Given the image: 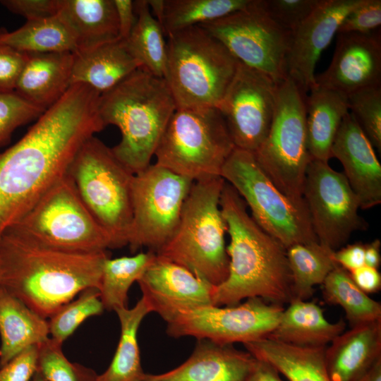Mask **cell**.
<instances>
[{"mask_svg": "<svg viewBox=\"0 0 381 381\" xmlns=\"http://www.w3.org/2000/svg\"><path fill=\"white\" fill-rule=\"evenodd\" d=\"M220 176L238 192L258 225L286 248L318 242L306 202H296L281 192L261 169L253 152L235 147Z\"/></svg>", "mask_w": 381, "mask_h": 381, "instance_id": "11", "label": "cell"}, {"mask_svg": "<svg viewBox=\"0 0 381 381\" xmlns=\"http://www.w3.org/2000/svg\"><path fill=\"white\" fill-rule=\"evenodd\" d=\"M0 368L49 338V322L0 285Z\"/></svg>", "mask_w": 381, "mask_h": 381, "instance_id": "25", "label": "cell"}, {"mask_svg": "<svg viewBox=\"0 0 381 381\" xmlns=\"http://www.w3.org/2000/svg\"><path fill=\"white\" fill-rule=\"evenodd\" d=\"M381 360V318L341 333L325 350L330 381H359Z\"/></svg>", "mask_w": 381, "mask_h": 381, "instance_id": "22", "label": "cell"}, {"mask_svg": "<svg viewBox=\"0 0 381 381\" xmlns=\"http://www.w3.org/2000/svg\"><path fill=\"white\" fill-rule=\"evenodd\" d=\"M380 247L378 238L365 244L364 265L378 269L381 262Z\"/></svg>", "mask_w": 381, "mask_h": 381, "instance_id": "50", "label": "cell"}, {"mask_svg": "<svg viewBox=\"0 0 381 381\" xmlns=\"http://www.w3.org/2000/svg\"><path fill=\"white\" fill-rule=\"evenodd\" d=\"M351 113L373 146L381 150V85L361 89L347 96Z\"/></svg>", "mask_w": 381, "mask_h": 381, "instance_id": "39", "label": "cell"}, {"mask_svg": "<svg viewBox=\"0 0 381 381\" xmlns=\"http://www.w3.org/2000/svg\"><path fill=\"white\" fill-rule=\"evenodd\" d=\"M61 345L49 338L37 345V371L45 381H97L92 368L71 362L64 354Z\"/></svg>", "mask_w": 381, "mask_h": 381, "instance_id": "38", "label": "cell"}, {"mask_svg": "<svg viewBox=\"0 0 381 381\" xmlns=\"http://www.w3.org/2000/svg\"><path fill=\"white\" fill-rule=\"evenodd\" d=\"M306 97L289 76L277 84L270 130L253 152L257 162L277 188L299 203L305 202L304 181L311 159L308 148Z\"/></svg>", "mask_w": 381, "mask_h": 381, "instance_id": "9", "label": "cell"}, {"mask_svg": "<svg viewBox=\"0 0 381 381\" xmlns=\"http://www.w3.org/2000/svg\"><path fill=\"white\" fill-rule=\"evenodd\" d=\"M27 54L0 42V92H13Z\"/></svg>", "mask_w": 381, "mask_h": 381, "instance_id": "44", "label": "cell"}, {"mask_svg": "<svg viewBox=\"0 0 381 381\" xmlns=\"http://www.w3.org/2000/svg\"><path fill=\"white\" fill-rule=\"evenodd\" d=\"M9 228L65 251L93 253L113 248L109 236L85 206L67 174Z\"/></svg>", "mask_w": 381, "mask_h": 381, "instance_id": "10", "label": "cell"}, {"mask_svg": "<svg viewBox=\"0 0 381 381\" xmlns=\"http://www.w3.org/2000/svg\"><path fill=\"white\" fill-rule=\"evenodd\" d=\"M277 84L265 73L239 61L219 107L236 147L254 152L270 130Z\"/></svg>", "mask_w": 381, "mask_h": 381, "instance_id": "16", "label": "cell"}, {"mask_svg": "<svg viewBox=\"0 0 381 381\" xmlns=\"http://www.w3.org/2000/svg\"><path fill=\"white\" fill-rule=\"evenodd\" d=\"M242 64L269 76L276 84L287 78L286 59L292 32L273 21L252 0L244 9L200 25Z\"/></svg>", "mask_w": 381, "mask_h": 381, "instance_id": "13", "label": "cell"}, {"mask_svg": "<svg viewBox=\"0 0 381 381\" xmlns=\"http://www.w3.org/2000/svg\"><path fill=\"white\" fill-rule=\"evenodd\" d=\"M220 207L230 237L226 248L229 267L226 279L214 286L213 306H235L252 297L289 303L294 297L286 248L258 225L244 200L226 181Z\"/></svg>", "mask_w": 381, "mask_h": 381, "instance_id": "3", "label": "cell"}, {"mask_svg": "<svg viewBox=\"0 0 381 381\" xmlns=\"http://www.w3.org/2000/svg\"><path fill=\"white\" fill-rule=\"evenodd\" d=\"M380 24L381 1L363 0L346 16L341 23L337 34H369L377 30Z\"/></svg>", "mask_w": 381, "mask_h": 381, "instance_id": "42", "label": "cell"}, {"mask_svg": "<svg viewBox=\"0 0 381 381\" xmlns=\"http://www.w3.org/2000/svg\"><path fill=\"white\" fill-rule=\"evenodd\" d=\"M235 147L217 107L177 108L155 150V163L196 181L221 176Z\"/></svg>", "mask_w": 381, "mask_h": 381, "instance_id": "8", "label": "cell"}, {"mask_svg": "<svg viewBox=\"0 0 381 381\" xmlns=\"http://www.w3.org/2000/svg\"><path fill=\"white\" fill-rule=\"evenodd\" d=\"M107 251L56 249L8 228L0 240V285L44 318L83 290L99 289Z\"/></svg>", "mask_w": 381, "mask_h": 381, "instance_id": "2", "label": "cell"}, {"mask_svg": "<svg viewBox=\"0 0 381 381\" xmlns=\"http://www.w3.org/2000/svg\"><path fill=\"white\" fill-rule=\"evenodd\" d=\"M147 1L152 14L162 27L164 13V0Z\"/></svg>", "mask_w": 381, "mask_h": 381, "instance_id": "51", "label": "cell"}, {"mask_svg": "<svg viewBox=\"0 0 381 381\" xmlns=\"http://www.w3.org/2000/svg\"><path fill=\"white\" fill-rule=\"evenodd\" d=\"M155 253L148 250L133 256L111 259L103 264L99 286L100 299L108 311L128 307V290L137 282L154 258Z\"/></svg>", "mask_w": 381, "mask_h": 381, "instance_id": "35", "label": "cell"}, {"mask_svg": "<svg viewBox=\"0 0 381 381\" xmlns=\"http://www.w3.org/2000/svg\"><path fill=\"white\" fill-rule=\"evenodd\" d=\"M38 346H29L0 368V381H31L37 370Z\"/></svg>", "mask_w": 381, "mask_h": 381, "instance_id": "43", "label": "cell"}, {"mask_svg": "<svg viewBox=\"0 0 381 381\" xmlns=\"http://www.w3.org/2000/svg\"><path fill=\"white\" fill-rule=\"evenodd\" d=\"M303 198L313 232L322 246L334 251L356 231L368 229L358 214L359 200L341 172L311 159L306 170Z\"/></svg>", "mask_w": 381, "mask_h": 381, "instance_id": "14", "label": "cell"}, {"mask_svg": "<svg viewBox=\"0 0 381 381\" xmlns=\"http://www.w3.org/2000/svg\"><path fill=\"white\" fill-rule=\"evenodd\" d=\"M137 282L150 312L167 323L183 312L213 306L215 286L156 254Z\"/></svg>", "mask_w": 381, "mask_h": 381, "instance_id": "17", "label": "cell"}, {"mask_svg": "<svg viewBox=\"0 0 381 381\" xmlns=\"http://www.w3.org/2000/svg\"><path fill=\"white\" fill-rule=\"evenodd\" d=\"M255 358L267 361L289 381H330L326 347H301L264 338L243 344Z\"/></svg>", "mask_w": 381, "mask_h": 381, "instance_id": "29", "label": "cell"}, {"mask_svg": "<svg viewBox=\"0 0 381 381\" xmlns=\"http://www.w3.org/2000/svg\"><path fill=\"white\" fill-rule=\"evenodd\" d=\"M104 128L96 98L71 86L20 140L0 153V240L67 174L83 144Z\"/></svg>", "mask_w": 381, "mask_h": 381, "instance_id": "1", "label": "cell"}, {"mask_svg": "<svg viewBox=\"0 0 381 381\" xmlns=\"http://www.w3.org/2000/svg\"><path fill=\"white\" fill-rule=\"evenodd\" d=\"M289 304L267 338L296 346L326 347L345 329L342 319L329 322L314 302L294 299Z\"/></svg>", "mask_w": 381, "mask_h": 381, "instance_id": "26", "label": "cell"}, {"mask_svg": "<svg viewBox=\"0 0 381 381\" xmlns=\"http://www.w3.org/2000/svg\"><path fill=\"white\" fill-rule=\"evenodd\" d=\"M73 64L72 52L27 54L14 92L45 111L70 87Z\"/></svg>", "mask_w": 381, "mask_h": 381, "instance_id": "23", "label": "cell"}, {"mask_svg": "<svg viewBox=\"0 0 381 381\" xmlns=\"http://www.w3.org/2000/svg\"><path fill=\"white\" fill-rule=\"evenodd\" d=\"M306 97L308 148L311 159L328 162L344 116L349 112L347 96L315 85Z\"/></svg>", "mask_w": 381, "mask_h": 381, "instance_id": "27", "label": "cell"}, {"mask_svg": "<svg viewBox=\"0 0 381 381\" xmlns=\"http://www.w3.org/2000/svg\"><path fill=\"white\" fill-rule=\"evenodd\" d=\"M59 1V0H2L0 3L11 13L30 20L57 14Z\"/></svg>", "mask_w": 381, "mask_h": 381, "instance_id": "45", "label": "cell"}, {"mask_svg": "<svg viewBox=\"0 0 381 381\" xmlns=\"http://www.w3.org/2000/svg\"><path fill=\"white\" fill-rule=\"evenodd\" d=\"M331 154L342 164L360 208L378 205L381 202V165L373 145L350 112L341 121Z\"/></svg>", "mask_w": 381, "mask_h": 381, "instance_id": "20", "label": "cell"}, {"mask_svg": "<svg viewBox=\"0 0 381 381\" xmlns=\"http://www.w3.org/2000/svg\"><path fill=\"white\" fill-rule=\"evenodd\" d=\"M0 42L25 54L74 53L77 50L71 30L58 13L27 20L22 27L11 32L1 28Z\"/></svg>", "mask_w": 381, "mask_h": 381, "instance_id": "30", "label": "cell"}, {"mask_svg": "<svg viewBox=\"0 0 381 381\" xmlns=\"http://www.w3.org/2000/svg\"><path fill=\"white\" fill-rule=\"evenodd\" d=\"M167 37L165 80L176 109L218 107L239 61L199 25Z\"/></svg>", "mask_w": 381, "mask_h": 381, "instance_id": "6", "label": "cell"}, {"mask_svg": "<svg viewBox=\"0 0 381 381\" xmlns=\"http://www.w3.org/2000/svg\"><path fill=\"white\" fill-rule=\"evenodd\" d=\"M252 0H164V35L202 25L244 9Z\"/></svg>", "mask_w": 381, "mask_h": 381, "instance_id": "36", "label": "cell"}, {"mask_svg": "<svg viewBox=\"0 0 381 381\" xmlns=\"http://www.w3.org/2000/svg\"><path fill=\"white\" fill-rule=\"evenodd\" d=\"M283 310L282 306L259 297L224 308L207 306L180 313L167 323V333L174 338L192 336L219 344H246L267 337Z\"/></svg>", "mask_w": 381, "mask_h": 381, "instance_id": "15", "label": "cell"}, {"mask_svg": "<svg viewBox=\"0 0 381 381\" xmlns=\"http://www.w3.org/2000/svg\"><path fill=\"white\" fill-rule=\"evenodd\" d=\"M193 183L156 163L134 174L128 241L132 252L146 247L156 253L170 240Z\"/></svg>", "mask_w": 381, "mask_h": 381, "instance_id": "12", "label": "cell"}, {"mask_svg": "<svg viewBox=\"0 0 381 381\" xmlns=\"http://www.w3.org/2000/svg\"><path fill=\"white\" fill-rule=\"evenodd\" d=\"M136 20L126 41L140 68L164 78L167 68V46L164 32L151 13L147 0L134 1Z\"/></svg>", "mask_w": 381, "mask_h": 381, "instance_id": "32", "label": "cell"}, {"mask_svg": "<svg viewBox=\"0 0 381 381\" xmlns=\"http://www.w3.org/2000/svg\"><path fill=\"white\" fill-rule=\"evenodd\" d=\"M176 104L164 78L138 68L110 90L101 94L99 114L105 126L120 130V142L111 148L133 174L150 164Z\"/></svg>", "mask_w": 381, "mask_h": 381, "instance_id": "4", "label": "cell"}, {"mask_svg": "<svg viewBox=\"0 0 381 381\" xmlns=\"http://www.w3.org/2000/svg\"><path fill=\"white\" fill-rule=\"evenodd\" d=\"M57 13L72 32L76 52L119 39L113 0H59Z\"/></svg>", "mask_w": 381, "mask_h": 381, "instance_id": "28", "label": "cell"}, {"mask_svg": "<svg viewBox=\"0 0 381 381\" xmlns=\"http://www.w3.org/2000/svg\"><path fill=\"white\" fill-rule=\"evenodd\" d=\"M79 297L62 306L50 318V338L60 344L68 339L87 318L104 311L99 289L91 287L80 293Z\"/></svg>", "mask_w": 381, "mask_h": 381, "instance_id": "37", "label": "cell"}, {"mask_svg": "<svg viewBox=\"0 0 381 381\" xmlns=\"http://www.w3.org/2000/svg\"><path fill=\"white\" fill-rule=\"evenodd\" d=\"M365 244L357 242L341 248L334 252L337 264L349 272L364 265Z\"/></svg>", "mask_w": 381, "mask_h": 381, "instance_id": "46", "label": "cell"}, {"mask_svg": "<svg viewBox=\"0 0 381 381\" xmlns=\"http://www.w3.org/2000/svg\"><path fill=\"white\" fill-rule=\"evenodd\" d=\"M44 111L14 91L0 92V147L9 142L17 128L38 119Z\"/></svg>", "mask_w": 381, "mask_h": 381, "instance_id": "40", "label": "cell"}, {"mask_svg": "<svg viewBox=\"0 0 381 381\" xmlns=\"http://www.w3.org/2000/svg\"><path fill=\"white\" fill-rule=\"evenodd\" d=\"M335 51L329 67L315 75L318 86L346 96L369 87L381 85V35L337 34Z\"/></svg>", "mask_w": 381, "mask_h": 381, "instance_id": "19", "label": "cell"}, {"mask_svg": "<svg viewBox=\"0 0 381 381\" xmlns=\"http://www.w3.org/2000/svg\"><path fill=\"white\" fill-rule=\"evenodd\" d=\"M356 286L365 294L379 291L381 289V275L377 269L365 265L349 272Z\"/></svg>", "mask_w": 381, "mask_h": 381, "instance_id": "48", "label": "cell"}, {"mask_svg": "<svg viewBox=\"0 0 381 381\" xmlns=\"http://www.w3.org/2000/svg\"><path fill=\"white\" fill-rule=\"evenodd\" d=\"M322 295L330 304L339 305L351 327L381 318V304L360 289L349 272L337 266L324 280Z\"/></svg>", "mask_w": 381, "mask_h": 381, "instance_id": "34", "label": "cell"}, {"mask_svg": "<svg viewBox=\"0 0 381 381\" xmlns=\"http://www.w3.org/2000/svg\"><path fill=\"white\" fill-rule=\"evenodd\" d=\"M322 0H260L268 16L282 28L294 32Z\"/></svg>", "mask_w": 381, "mask_h": 381, "instance_id": "41", "label": "cell"}, {"mask_svg": "<svg viewBox=\"0 0 381 381\" xmlns=\"http://www.w3.org/2000/svg\"><path fill=\"white\" fill-rule=\"evenodd\" d=\"M247 381H282L278 370L266 361L256 358Z\"/></svg>", "mask_w": 381, "mask_h": 381, "instance_id": "49", "label": "cell"}, {"mask_svg": "<svg viewBox=\"0 0 381 381\" xmlns=\"http://www.w3.org/2000/svg\"><path fill=\"white\" fill-rule=\"evenodd\" d=\"M67 174L85 206L109 236L113 248L128 246L134 174L95 136L80 147Z\"/></svg>", "mask_w": 381, "mask_h": 381, "instance_id": "7", "label": "cell"}, {"mask_svg": "<svg viewBox=\"0 0 381 381\" xmlns=\"http://www.w3.org/2000/svg\"><path fill=\"white\" fill-rule=\"evenodd\" d=\"M138 68L126 41L117 39L73 53L71 85L83 83L102 94Z\"/></svg>", "mask_w": 381, "mask_h": 381, "instance_id": "24", "label": "cell"}, {"mask_svg": "<svg viewBox=\"0 0 381 381\" xmlns=\"http://www.w3.org/2000/svg\"><path fill=\"white\" fill-rule=\"evenodd\" d=\"M256 358L233 344L197 339L190 356L177 368L144 381H247Z\"/></svg>", "mask_w": 381, "mask_h": 381, "instance_id": "21", "label": "cell"}, {"mask_svg": "<svg viewBox=\"0 0 381 381\" xmlns=\"http://www.w3.org/2000/svg\"><path fill=\"white\" fill-rule=\"evenodd\" d=\"M363 0H322L294 31L286 59L287 75L306 93L315 83V69L346 16Z\"/></svg>", "mask_w": 381, "mask_h": 381, "instance_id": "18", "label": "cell"}, {"mask_svg": "<svg viewBox=\"0 0 381 381\" xmlns=\"http://www.w3.org/2000/svg\"><path fill=\"white\" fill-rule=\"evenodd\" d=\"M115 312L121 325L119 344L109 366L98 375L97 381H144L147 374L140 363L137 334L150 310L141 298L133 308H120Z\"/></svg>", "mask_w": 381, "mask_h": 381, "instance_id": "31", "label": "cell"}, {"mask_svg": "<svg viewBox=\"0 0 381 381\" xmlns=\"http://www.w3.org/2000/svg\"><path fill=\"white\" fill-rule=\"evenodd\" d=\"M334 252L319 242L296 243L286 248L294 299L309 298L313 294L314 286L322 284L329 272L338 266Z\"/></svg>", "mask_w": 381, "mask_h": 381, "instance_id": "33", "label": "cell"}, {"mask_svg": "<svg viewBox=\"0 0 381 381\" xmlns=\"http://www.w3.org/2000/svg\"><path fill=\"white\" fill-rule=\"evenodd\" d=\"M31 381H45L42 375L37 370Z\"/></svg>", "mask_w": 381, "mask_h": 381, "instance_id": "53", "label": "cell"}, {"mask_svg": "<svg viewBox=\"0 0 381 381\" xmlns=\"http://www.w3.org/2000/svg\"><path fill=\"white\" fill-rule=\"evenodd\" d=\"M359 381H381V360L378 361Z\"/></svg>", "mask_w": 381, "mask_h": 381, "instance_id": "52", "label": "cell"}, {"mask_svg": "<svg viewBox=\"0 0 381 381\" xmlns=\"http://www.w3.org/2000/svg\"><path fill=\"white\" fill-rule=\"evenodd\" d=\"M224 183L221 176L193 181L174 235L155 253L215 286L226 279L229 267L227 226L220 207Z\"/></svg>", "mask_w": 381, "mask_h": 381, "instance_id": "5", "label": "cell"}, {"mask_svg": "<svg viewBox=\"0 0 381 381\" xmlns=\"http://www.w3.org/2000/svg\"><path fill=\"white\" fill-rule=\"evenodd\" d=\"M116 11L119 39L126 40L136 20L135 2L131 0H113Z\"/></svg>", "mask_w": 381, "mask_h": 381, "instance_id": "47", "label": "cell"}]
</instances>
